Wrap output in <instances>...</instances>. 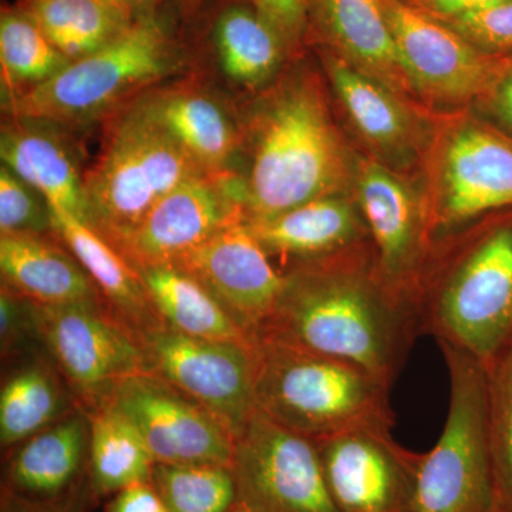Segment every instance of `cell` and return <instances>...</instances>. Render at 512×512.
<instances>
[{
  "label": "cell",
  "mask_w": 512,
  "mask_h": 512,
  "mask_svg": "<svg viewBox=\"0 0 512 512\" xmlns=\"http://www.w3.org/2000/svg\"><path fill=\"white\" fill-rule=\"evenodd\" d=\"M420 333L416 303L379 264L366 271L349 249L285 274L275 311L255 338L343 360L390 389Z\"/></svg>",
  "instance_id": "cell-1"
},
{
  "label": "cell",
  "mask_w": 512,
  "mask_h": 512,
  "mask_svg": "<svg viewBox=\"0 0 512 512\" xmlns=\"http://www.w3.org/2000/svg\"><path fill=\"white\" fill-rule=\"evenodd\" d=\"M249 121L251 163L242 180L247 220L274 217L318 198L343 195L355 168L319 84L288 77Z\"/></svg>",
  "instance_id": "cell-2"
},
{
  "label": "cell",
  "mask_w": 512,
  "mask_h": 512,
  "mask_svg": "<svg viewBox=\"0 0 512 512\" xmlns=\"http://www.w3.org/2000/svg\"><path fill=\"white\" fill-rule=\"evenodd\" d=\"M190 45L163 9L137 19L92 55L74 60L49 82L3 99L13 119L52 121L66 128L113 119L187 63Z\"/></svg>",
  "instance_id": "cell-3"
},
{
  "label": "cell",
  "mask_w": 512,
  "mask_h": 512,
  "mask_svg": "<svg viewBox=\"0 0 512 512\" xmlns=\"http://www.w3.org/2000/svg\"><path fill=\"white\" fill-rule=\"evenodd\" d=\"M389 390L343 360L255 338L256 409L313 441L359 427L392 430Z\"/></svg>",
  "instance_id": "cell-4"
},
{
  "label": "cell",
  "mask_w": 512,
  "mask_h": 512,
  "mask_svg": "<svg viewBox=\"0 0 512 512\" xmlns=\"http://www.w3.org/2000/svg\"><path fill=\"white\" fill-rule=\"evenodd\" d=\"M204 173L137 99L111 119L84 174L83 221L117 248L161 198Z\"/></svg>",
  "instance_id": "cell-5"
},
{
  "label": "cell",
  "mask_w": 512,
  "mask_h": 512,
  "mask_svg": "<svg viewBox=\"0 0 512 512\" xmlns=\"http://www.w3.org/2000/svg\"><path fill=\"white\" fill-rule=\"evenodd\" d=\"M417 311L421 332L490 369L512 342V224L473 242Z\"/></svg>",
  "instance_id": "cell-6"
},
{
  "label": "cell",
  "mask_w": 512,
  "mask_h": 512,
  "mask_svg": "<svg viewBox=\"0 0 512 512\" xmlns=\"http://www.w3.org/2000/svg\"><path fill=\"white\" fill-rule=\"evenodd\" d=\"M448 370L446 423L420 454L414 512H494L488 372L474 357L439 343Z\"/></svg>",
  "instance_id": "cell-7"
},
{
  "label": "cell",
  "mask_w": 512,
  "mask_h": 512,
  "mask_svg": "<svg viewBox=\"0 0 512 512\" xmlns=\"http://www.w3.org/2000/svg\"><path fill=\"white\" fill-rule=\"evenodd\" d=\"M37 338L49 350L74 392L93 409L128 377L148 372L140 339L106 299L39 305Z\"/></svg>",
  "instance_id": "cell-8"
},
{
  "label": "cell",
  "mask_w": 512,
  "mask_h": 512,
  "mask_svg": "<svg viewBox=\"0 0 512 512\" xmlns=\"http://www.w3.org/2000/svg\"><path fill=\"white\" fill-rule=\"evenodd\" d=\"M147 370L224 421L237 436L255 413V339L195 338L160 323L138 333Z\"/></svg>",
  "instance_id": "cell-9"
},
{
  "label": "cell",
  "mask_w": 512,
  "mask_h": 512,
  "mask_svg": "<svg viewBox=\"0 0 512 512\" xmlns=\"http://www.w3.org/2000/svg\"><path fill=\"white\" fill-rule=\"evenodd\" d=\"M238 501L262 512H340L316 441L258 409L235 436L231 464Z\"/></svg>",
  "instance_id": "cell-10"
},
{
  "label": "cell",
  "mask_w": 512,
  "mask_h": 512,
  "mask_svg": "<svg viewBox=\"0 0 512 512\" xmlns=\"http://www.w3.org/2000/svg\"><path fill=\"white\" fill-rule=\"evenodd\" d=\"M103 404L134 424L156 463L231 467L235 436L227 424L153 373L128 377Z\"/></svg>",
  "instance_id": "cell-11"
},
{
  "label": "cell",
  "mask_w": 512,
  "mask_h": 512,
  "mask_svg": "<svg viewBox=\"0 0 512 512\" xmlns=\"http://www.w3.org/2000/svg\"><path fill=\"white\" fill-rule=\"evenodd\" d=\"M413 90L440 103H464L495 84L497 59L409 0H382Z\"/></svg>",
  "instance_id": "cell-12"
},
{
  "label": "cell",
  "mask_w": 512,
  "mask_h": 512,
  "mask_svg": "<svg viewBox=\"0 0 512 512\" xmlns=\"http://www.w3.org/2000/svg\"><path fill=\"white\" fill-rule=\"evenodd\" d=\"M316 446L340 512H414L420 454L397 444L390 429L359 427Z\"/></svg>",
  "instance_id": "cell-13"
},
{
  "label": "cell",
  "mask_w": 512,
  "mask_h": 512,
  "mask_svg": "<svg viewBox=\"0 0 512 512\" xmlns=\"http://www.w3.org/2000/svg\"><path fill=\"white\" fill-rule=\"evenodd\" d=\"M241 214L238 174H200L161 198L116 249L136 271L175 265Z\"/></svg>",
  "instance_id": "cell-14"
},
{
  "label": "cell",
  "mask_w": 512,
  "mask_h": 512,
  "mask_svg": "<svg viewBox=\"0 0 512 512\" xmlns=\"http://www.w3.org/2000/svg\"><path fill=\"white\" fill-rule=\"evenodd\" d=\"M175 266L201 282L251 338L264 328L284 291L285 274L271 264L245 214L227 222Z\"/></svg>",
  "instance_id": "cell-15"
},
{
  "label": "cell",
  "mask_w": 512,
  "mask_h": 512,
  "mask_svg": "<svg viewBox=\"0 0 512 512\" xmlns=\"http://www.w3.org/2000/svg\"><path fill=\"white\" fill-rule=\"evenodd\" d=\"M512 205V144L474 124L454 128L440 148L429 210L431 231Z\"/></svg>",
  "instance_id": "cell-16"
},
{
  "label": "cell",
  "mask_w": 512,
  "mask_h": 512,
  "mask_svg": "<svg viewBox=\"0 0 512 512\" xmlns=\"http://www.w3.org/2000/svg\"><path fill=\"white\" fill-rule=\"evenodd\" d=\"M355 183L360 212L370 235L377 264L389 284L417 306V275L431 231L429 211L421 207L409 185L382 164L359 160Z\"/></svg>",
  "instance_id": "cell-17"
},
{
  "label": "cell",
  "mask_w": 512,
  "mask_h": 512,
  "mask_svg": "<svg viewBox=\"0 0 512 512\" xmlns=\"http://www.w3.org/2000/svg\"><path fill=\"white\" fill-rule=\"evenodd\" d=\"M396 93L410 92L382 0H309V40Z\"/></svg>",
  "instance_id": "cell-18"
},
{
  "label": "cell",
  "mask_w": 512,
  "mask_h": 512,
  "mask_svg": "<svg viewBox=\"0 0 512 512\" xmlns=\"http://www.w3.org/2000/svg\"><path fill=\"white\" fill-rule=\"evenodd\" d=\"M138 101L202 170L234 173L242 133L218 97L197 84L175 83L154 87Z\"/></svg>",
  "instance_id": "cell-19"
},
{
  "label": "cell",
  "mask_w": 512,
  "mask_h": 512,
  "mask_svg": "<svg viewBox=\"0 0 512 512\" xmlns=\"http://www.w3.org/2000/svg\"><path fill=\"white\" fill-rule=\"evenodd\" d=\"M66 127L52 121L6 117L0 136L2 165L45 195L52 207L83 220L84 174Z\"/></svg>",
  "instance_id": "cell-20"
},
{
  "label": "cell",
  "mask_w": 512,
  "mask_h": 512,
  "mask_svg": "<svg viewBox=\"0 0 512 512\" xmlns=\"http://www.w3.org/2000/svg\"><path fill=\"white\" fill-rule=\"evenodd\" d=\"M201 36L221 73L245 89L271 82L288 50L252 0H225L205 13L184 35Z\"/></svg>",
  "instance_id": "cell-21"
},
{
  "label": "cell",
  "mask_w": 512,
  "mask_h": 512,
  "mask_svg": "<svg viewBox=\"0 0 512 512\" xmlns=\"http://www.w3.org/2000/svg\"><path fill=\"white\" fill-rule=\"evenodd\" d=\"M90 420L69 414L20 443L9 458L3 490L33 501H55L84 483Z\"/></svg>",
  "instance_id": "cell-22"
},
{
  "label": "cell",
  "mask_w": 512,
  "mask_h": 512,
  "mask_svg": "<svg viewBox=\"0 0 512 512\" xmlns=\"http://www.w3.org/2000/svg\"><path fill=\"white\" fill-rule=\"evenodd\" d=\"M247 222L268 255L303 262L349 251L363 232L359 214L343 195L318 198L274 217Z\"/></svg>",
  "instance_id": "cell-23"
},
{
  "label": "cell",
  "mask_w": 512,
  "mask_h": 512,
  "mask_svg": "<svg viewBox=\"0 0 512 512\" xmlns=\"http://www.w3.org/2000/svg\"><path fill=\"white\" fill-rule=\"evenodd\" d=\"M0 271L5 284L39 305L104 299L76 256L47 235L0 234Z\"/></svg>",
  "instance_id": "cell-24"
},
{
  "label": "cell",
  "mask_w": 512,
  "mask_h": 512,
  "mask_svg": "<svg viewBox=\"0 0 512 512\" xmlns=\"http://www.w3.org/2000/svg\"><path fill=\"white\" fill-rule=\"evenodd\" d=\"M52 217L56 237L76 256L121 320L137 335L163 323L136 269L109 241L73 212L52 207Z\"/></svg>",
  "instance_id": "cell-25"
},
{
  "label": "cell",
  "mask_w": 512,
  "mask_h": 512,
  "mask_svg": "<svg viewBox=\"0 0 512 512\" xmlns=\"http://www.w3.org/2000/svg\"><path fill=\"white\" fill-rule=\"evenodd\" d=\"M320 53L336 96L367 143L386 154L409 153L417 124L400 94L336 53Z\"/></svg>",
  "instance_id": "cell-26"
},
{
  "label": "cell",
  "mask_w": 512,
  "mask_h": 512,
  "mask_svg": "<svg viewBox=\"0 0 512 512\" xmlns=\"http://www.w3.org/2000/svg\"><path fill=\"white\" fill-rule=\"evenodd\" d=\"M137 274L164 325L195 338L251 342L211 292L175 265L137 269Z\"/></svg>",
  "instance_id": "cell-27"
},
{
  "label": "cell",
  "mask_w": 512,
  "mask_h": 512,
  "mask_svg": "<svg viewBox=\"0 0 512 512\" xmlns=\"http://www.w3.org/2000/svg\"><path fill=\"white\" fill-rule=\"evenodd\" d=\"M89 420L86 476L92 500L113 497L130 485L151 481L156 460L126 416L103 404L93 409Z\"/></svg>",
  "instance_id": "cell-28"
},
{
  "label": "cell",
  "mask_w": 512,
  "mask_h": 512,
  "mask_svg": "<svg viewBox=\"0 0 512 512\" xmlns=\"http://www.w3.org/2000/svg\"><path fill=\"white\" fill-rule=\"evenodd\" d=\"M15 5L70 62L103 49L137 20L103 0H18Z\"/></svg>",
  "instance_id": "cell-29"
},
{
  "label": "cell",
  "mask_w": 512,
  "mask_h": 512,
  "mask_svg": "<svg viewBox=\"0 0 512 512\" xmlns=\"http://www.w3.org/2000/svg\"><path fill=\"white\" fill-rule=\"evenodd\" d=\"M70 63L18 6L3 3L0 12L3 99L49 82Z\"/></svg>",
  "instance_id": "cell-30"
},
{
  "label": "cell",
  "mask_w": 512,
  "mask_h": 512,
  "mask_svg": "<svg viewBox=\"0 0 512 512\" xmlns=\"http://www.w3.org/2000/svg\"><path fill=\"white\" fill-rule=\"evenodd\" d=\"M64 394L52 369L32 363L16 370L0 393V443L16 447L62 419Z\"/></svg>",
  "instance_id": "cell-31"
},
{
  "label": "cell",
  "mask_w": 512,
  "mask_h": 512,
  "mask_svg": "<svg viewBox=\"0 0 512 512\" xmlns=\"http://www.w3.org/2000/svg\"><path fill=\"white\" fill-rule=\"evenodd\" d=\"M150 483L170 512H229L238 501L228 466L156 463Z\"/></svg>",
  "instance_id": "cell-32"
},
{
  "label": "cell",
  "mask_w": 512,
  "mask_h": 512,
  "mask_svg": "<svg viewBox=\"0 0 512 512\" xmlns=\"http://www.w3.org/2000/svg\"><path fill=\"white\" fill-rule=\"evenodd\" d=\"M487 372L494 512H512V342Z\"/></svg>",
  "instance_id": "cell-33"
},
{
  "label": "cell",
  "mask_w": 512,
  "mask_h": 512,
  "mask_svg": "<svg viewBox=\"0 0 512 512\" xmlns=\"http://www.w3.org/2000/svg\"><path fill=\"white\" fill-rule=\"evenodd\" d=\"M0 232L16 235L55 234L52 207L45 195L5 165L0 168Z\"/></svg>",
  "instance_id": "cell-34"
},
{
  "label": "cell",
  "mask_w": 512,
  "mask_h": 512,
  "mask_svg": "<svg viewBox=\"0 0 512 512\" xmlns=\"http://www.w3.org/2000/svg\"><path fill=\"white\" fill-rule=\"evenodd\" d=\"M441 22L484 52L495 53L512 49V0L483 12Z\"/></svg>",
  "instance_id": "cell-35"
},
{
  "label": "cell",
  "mask_w": 512,
  "mask_h": 512,
  "mask_svg": "<svg viewBox=\"0 0 512 512\" xmlns=\"http://www.w3.org/2000/svg\"><path fill=\"white\" fill-rule=\"evenodd\" d=\"M259 15L278 33L289 56L308 43L309 0H252Z\"/></svg>",
  "instance_id": "cell-36"
},
{
  "label": "cell",
  "mask_w": 512,
  "mask_h": 512,
  "mask_svg": "<svg viewBox=\"0 0 512 512\" xmlns=\"http://www.w3.org/2000/svg\"><path fill=\"white\" fill-rule=\"evenodd\" d=\"M29 335H35L36 320L33 302L2 282L0 291V342L3 356L22 345Z\"/></svg>",
  "instance_id": "cell-37"
},
{
  "label": "cell",
  "mask_w": 512,
  "mask_h": 512,
  "mask_svg": "<svg viewBox=\"0 0 512 512\" xmlns=\"http://www.w3.org/2000/svg\"><path fill=\"white\" fill-rule=\"evenodd\" d=\"M92 500L87 477L84 483L66 497L55 501H33L2 491L0 512H84Z\"/></svg>",
  "instance_id": "cell-38"
},
{
  "label": "cell",
  "mask_w": 512,
  "mask_h": 512,
  "mask_svg": "<svg viewBox=\"0 0 512 512\" xmlns=\"http://www.w3.org/2000/svg\"><path fill=\"white\" fill-rule=\"evenodd\" d=\"M106 512H170L154 485L138 483L114 494Z\"/></svg>",
  "instance_id": "cell-39"
},
{
  "label": "cell",
  "mask_w": 512,
  "mask_h": 512,
  "mask_svg": "<svg viewBox=\"0 0 512 512\" xmlns=\"http://www.w3.org/2000/svg\"><path fill=\"white\" fill-rule=\"evenodd\" d=\"M414 6L440 20L460 18L503 5L508 0H409Z\"/></svg>",
  "instance_id": "cell-40"
},
{
  "label": "cell",
  "mask_w": 512,
  "mask_h": 512,
  "mask_svg": "<svg viewBox=\"0 0 512 512\" xmlns=\"http://www.w3.org/2000/svg\"><path fill=\"white\" fill-rule=\"evenodd\" d=\"M222 2L225 0H164L163 10L185 32L205 13L210 12Z\"/></svg>",
  "instance_id": "cell-41"
},
{
  "label": "cell",
  "mask_w": 512,
  "mask_h": 512,
  "mask_svg": "<svg viewBox=\"0 0 512 512\" xmlns=\"http://www.w3.org/2000/svg\"><path fill=\"white\" fill-rule=\"evenodd\" d=\"M114 8H119L134 19L154 15L163 9L164 0H103Z\"/></svg>",
  "instance_id": "cell-42"
},
{
  "label": "cell",
  "mask_w": 512,
  "mask_h": 512,
  "mask_svg": "<svg viewBox=\"0 0 512 512\" xmlns=\"http://www.w3.org/2000/svg\"><path fill=\"white\" fill-rule=\"evenodd\" d=\"M495 111L498 117L512 128V70L505 74L495 89Z\"/></svg>",
  "instance_id": "cell-43"
},
{
  "label": "cell",
  "mask_w": 512,
  "mask_h": 512,
  "mask_svg": "<svg viewBox=\"0 0 512 512\" xmlns=\"http://www.w3.org/2000/svg\"><path fill=\"white\" fill-rule=\"evenodd\" d=\"M229 512H262L255 510V508L249 507V505L245 503H241V501H237V504L234 505V508H232Z\"/></svg>",
  "instance_id": "cell-44"
}]
</instances>
